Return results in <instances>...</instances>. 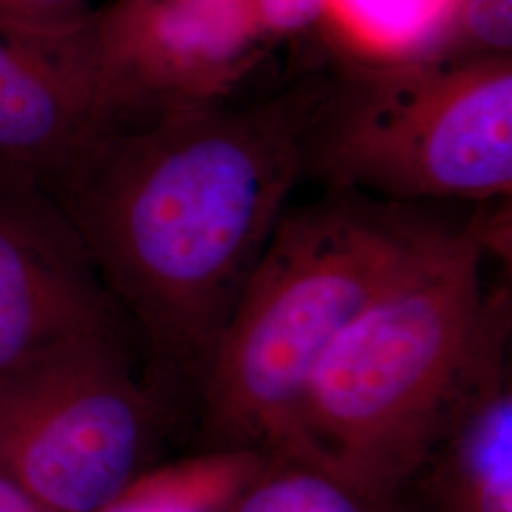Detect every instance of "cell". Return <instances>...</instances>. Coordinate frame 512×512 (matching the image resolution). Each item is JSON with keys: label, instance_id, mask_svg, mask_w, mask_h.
Instances as JSON below:
<instances>
[{"label": "cell", "instance_id": "16", "mask_svg": "<svg viewBox=\"0 0 512 512\" xmlns=\"http://www.w3.org/2000/svg\"><path fill=\"white\" fill-rule=\"evenodd\" d=\"M0 512H54L18 484L0 476Z\"/></svg>", "mask_w": 512, "mask_h": 512}, {"label": "cell", "instance_id": "6", "mask_svg": "<svg viewBox=\"0 0 512 512\" xmlns=\"http://www.w3.org/2000/svg\"><path fill=\"white\" fill-rule=\"evenodd\" d=\"M268 44L253 0H112L65 73L110 124L234 101Z\"/></svg>", "mask_w": 512, "mask_h": 512}, {"label": "cell", "instance_id": "1", "mask_svg": "<svg viewBox=\"0 0 512 512\" xmlns=\"http://www.w3.org/2000/svg\"><path fill=\"white\" fill-rule=\"evenodd\" d=\"M330 78L274 97L93 131L40 183L71 220L175 414L200 397L222 330L304 175Z\"/></svg>", "mask_w": 512, "mask_h": 512}, {"label": "cell", "instance_id": "2", "mask_svg": "<svg viewBox=\"0 0 512 512\" xmlns=\"http://www.w3.org/2000/svg\"><path fill=\"white\" fill-rule=\"evenodd\" d=\"M495 217L476 209L366 308L321 359L285 456L403 503L465 406L509 372V287L484 281Z\"/></svg>", "mask_w": 512, "mask_h": 512}, {"label": "cell", "instance_id": "11", "mask_svg": "<svg viewBox=\"0 0 512 512\" xmlns=\"http://www.w3.org/2000/svg\"><path fill=\"white\" fill-rule=\"evenodd\" d=\"M456 0H327L325 33L355 61H395L439 52Z\"/></svg>", "mask_w": 512, "mask_h": 512}, {"label": "cell", "instance_id": "12", "mask_svg": "<svg viewBox=\"0 0 512 512\" xmlns=\"http://www.w3.org/2000/svg\"><path fill=\"white\" fill-rule=\"evenodd\" d=\"M232 512H406L313 459L268 454Z\"/></svg>", "mask_w": 512, "mask_h": 512}, {"label": "cell", "instance_id": "15", "mask_svg": "<svg viewBox=\"0 0 512 512\" xmlns=\"http://www.w3.org/2000/svg\"><path fill=\"white\" fill-rule=\"evenodd\" d=\"M264 35L274 44L281 38L308 35L327 23V0H253Z\"/></svg>", "mask_w": 512, "mask_h": 512}, {"label": "cell", "instance_id": "4", "mask_svg": "<svg viewBox=\"0 0 512 512\" xmlns=\"http://www.w3.org/2000/svg\"><path fill=\"white\" fill-rule=\"evenodd\" d=\"M308 171L384 202L511 200L512 54L351 61L306 135Z\"/></svg>", "mask_w": 512, "mask_h": 512}, {"label": "cell", "instance_id": "13", "mask_svg": "<svg viewBox=\"0 0 512 512\" xmlns=\"http://www.w3.org/2000/svg\"><path fill=\"white\" fill-rule=\"evenodd\" d=\"M92 12L88 0H0V37L63 71Z\"/></svg>", "mask_w": 512, "mask_h": 512}, {"label": "cell", "instance_id": "3", "mask_svg": "<svg viewBox=\"0 0 512 512\" xmlns=\"http://www.w3.org/2000/svg\"><path fill=\"white\" fill-rule=\"evenodd\" d=\"M454 224L425 205L338 190L285 211L203 380L198 404L209 450L287 454L321 359Z\"/></svg>", "mask_w": 512, "mask_h": 512}, {"label": "cell", "instance_id": "14", "mask_svg": "<svg viewBox=\"0 0 512 512\" xmlns=\"http://www.w3.org/2000/svg\"><path fill=\"white\" fill-rule=\"evenodd\" d=\"M444 52L512 54V0H456Z\"/></svg>", "mask_w": 512, "mask_h": 512}, {"label": "cell", "instance_id": "7", "mask_svg": "<svg viewBox=\"0 0 512 512\" xmlns=\"http://www.w3.org/2000/svg\"><path fill=\"white\" fill-rule=\"evenodd\" d=\"M120 317L37 173L0 162V378L55 340Z\"/></svg>", "mask_w": 512, "mask_h": 512}, {"label": "cell", "instance_id": "5", "mask_svg": "<svg viewBox=\"0 0 512 512\" xmlns=\"http://www.w3.org/2000/svg\"><path fill=\"white\" fill-rule=\"evenodd\" d=\"M110 319L40 349L0 378V476L54 512H97L145 471L171 412Z\"/></svg>", "mask_w": 512, "mask_h": 512}, {"label": "cell", "instance_id": "8", "mask_svg": "<svg viewBox=\"0 0 512 512\" xmlns=\"http://www.w3.org/2000/svg\"><path fill=\"white\" fill-rule=\"evenodd\" d=\"M414 484H420L433 512H512L509 372L465 406L410 482Z\"/></svg>", "mask_w": 512, "mask_h": 512}, {"label": "cell", "instance_id": "9", "mask_svg": "<svg viewBox=\"0 0 512 512\" xmlns=\"http://www.w3.org/2000/svg\"><path fill=\"white\" fill-rule=\"evenodd\" d=\"M103 126L65 74L0 37V162L42 173Z\"/></svg>", "mask_w": 512, "mask_h": 512}, {"label": "cell", "instance_id": "10", "mask_svg": "<svg viewBox=\"0 0 512 512\" xmlns=\"http://www.w3.org/2000/svg\"><path fill=\"white\" fill-rule=\"evenodd\" d=\"M266 458L258 450H209L145 469L97 512H232Z\"/></svg>", "mask_w": 512, "mask_h": 512}]
</instances>
